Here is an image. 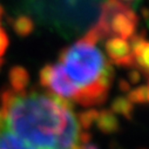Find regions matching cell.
Masks as SVG:
<instances>
[{"instance_id": "12", "label": "cell", "mask_w": 149, "mask_h": 149, "mask_svg": "<svg viewBox=\"0 0 149 149\" xmlns=\"http://www.w3.org/2000/svg\"><path fill=\"white\" fill-rule=\"evenodd\" d=\"M97 114H99V111L96 109H93V108L81 111V113L78 115V118H77L80 128L89 129L93 126V123H95Z\"/></svg>"}, {"instance_id": "7", "label": "cell", "mask_w": 149, "mask_h": 149, "mask_svg": "<svg viewBox=\"0 0 149 149\" xmlns=\"http://www.w3.org/2000/svg\"><path fill=\"white\" fill-rule=\"evenodd\" d=\"M8 79H10V88L13 92L20 93L27 89L28 82H29V77L28 73L25 68L20 66H15L10 70L8 74Z\"/></svg>"}, {"instance_id": "13", "label": "cell", "mask_w": 149, "mask_h": 149, "mask_svg": "<svg viewBox=\"0 0 149 149\" xmlns=\"http://www.w3.org/2000/svg\"><path fill=\"white\" fill-rule=\"evenodd\" d=\"M8 47V36L5 32V29L0 25V66L3 63V56Z\"/></svg>"}, {"instance_id": "4", "label": "cell", "mask_w": 149, "mask_h": 149, "mask_svg": "<svg viewBox=\"0 0 149 149\" xmlns=\"http://www.w3.org/2000/svg\"><path fill=\"white\" fill-rule=\"evenodd\" d=\"M104 49L110 62L122 67H134L130 44L119 36H111L104 44Z\"/></svg>"}, {"instance_id": "3", "label": "cell", "mask_w": 149, "mask_h": 149, "mask_svg": "<svg viewBox=\"0 0 149 149\" xmlns=\"http://www.w3.org/2000/svg\"><path fill=\"white\" fill-rule=\"evenodd\" d=\"M139 19L134 11L119 0H106L101 6V13L94 27L107 36H119L125 40H130L135 35Z\"/></svg>"}, {"instance_id": "2", "label": "cell", "mask_w": 149, "mask_h": 149, "mask_svg": "<svg viewBox=\"0 0 149 149\" xmlns=\"http://www.w3.org/2000/svg\"><path fill=\"white\" fill-rule=\"evenodd\" d=\"M103 39L93 26L84 38L66 47L59 56L63 73L77 91L75 102L85 107L102 104L113 81V68L99 47Z\"/></svg>"}, {"instance_id": "14", "label": "cell", "mask_w": 149, "mask_h": 149, "mask_svg": "<svg viewBox=\"0 0 149 149\" xmlns=\"http://www.w3.org/2000/svg\"><path fill=\"white\" fill-rule=\"evenodd\" d=\"M81 149H97V147L95 144H81Z\"/></svg>"}, {"instance_id": "1", "label": "cell", "mask_w": 149, "mask_h": 149, "mask_svg": "<svg viewBox=\"0 0 149 149\" xmlns=\"http://www.w3.org/2000/svg\"><path fill=\"white\" fill-rule=\"evenodd\" d=\"M0 110L6 128L33 149H75L80 144L72 104L48 92L3 89Z\"/></svg>"}, {"instance_id": "6", "label": "cell", "mask_w": 149, "mask_h": 149, "mask_svg": "<svg viewBox=\"0 0 149 149\" xmlns=\"http://www.w3.org/2000/svg\"><path fill=\"white\" fill-rule=\"evenodd\" d=\"M95 123L99 130L104 134H114L120 128V123L116 115L108 109H102L101 111H99Z\"/></svg>"}, {"instance_id": "5", "label": "cell", "mask_w": 149, "mask_h": 149, "mask_svg": "<svg viewBox=\"0 0 149 149\" xmlns=\"http://www.w3.org/2000/svg\"><path fill=\"white\" fill-rule=\"evenodd\" d=\"M134 66L137 67V69L143 73L146 79L148 78V53H149V46L148 41L144 38V35H134L129 41Z\"/></svg>"}, {"instance_id": "11", "label": "cell", "mask_w": 149, "mask_h": 149, "mask_svg": "<svg viewBox=\"0 0 149 149\" xmlns=\"http://www.w3.org/2000/svg\"><path fill=\"white\" fill-rule=\"evenodd\" d=\"M127 99L134 104V103H141V104H144L148 102V86L147 85H143V86H140L135 89H130L128 91V95H127Z\"/></svg>"}, {"instance_id": "10", "label": "cell", "mask_w": 149, "mask_h": 149, "mask_svg": "<svg viewBox=\"0 0 149 149\" xmlns=\"http://www.w3.org/2000/svg\"><path fill=\"white\" fill-rule=\"evenodd\" d=\"M13 29L20 36L29 35L34 29V22L28 15H19L13 21Z\"/></svg>"}, {"instance_id": "8", "label": "cell", "mask_w": 149, "mask_h": 149, "mask_svg": "<svg viewBox=\"0 0 149 149\" xmlns=\"http://www.w3.org/2000/svg\"><path fill=\"white\" fill-rule=\"evenodd\" d=\"M0 149H33L20 137L14 135L6 128V125L0 129Z\"/></svg>"}, {"instance_id": "16", "label": "cell", "mask_w": 149, "mask_h": 149, "mask_svg": "<svg viewBox=\"0 0 149 149\" xmlns=\"http://www.w3.org/2000/svg\"><path fill=\"white\" fill-rule=\"evenodd\" d=\"M119 1L123 3V4H127V3H130V1H134V0H119Z\"/></svg>"}, {"instance_id": "9", "label": "cell", "mask_w": 149, "mask_h": 149, "mask_svg": "<svg viewBox=\"0 0 149 149\" xmlns=\"http://www.w3.org/2000/svg\"><path fill=\"white\" fill-rule=\"evenodd\" d=\"M111 111H113L114 114L122 115L123 118L130 120L133 118V113H134V104L127 97L119 96L111 103Z\"/></svg>"}, {"instance_id": "15", "label": "cell", "mask_w": 149, "mask_h": 149, "mask_svg": "<svg viewBox=\"0 0 149 149\" xmlns=\"http://www.w3.org/2000/svg\"><path fill=\"white\" fill-rule=\"evenodd\" d=\"M3 15H4V7L0 5V18H1Z\"/></svg>"}]
</instances>
